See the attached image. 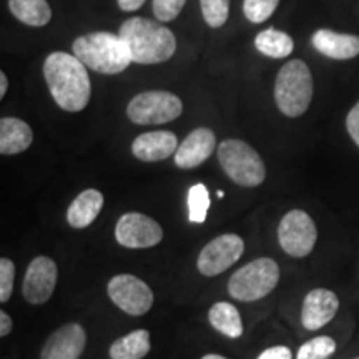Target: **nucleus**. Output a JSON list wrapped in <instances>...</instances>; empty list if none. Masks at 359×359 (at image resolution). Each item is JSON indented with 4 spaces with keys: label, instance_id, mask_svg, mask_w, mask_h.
<instances>
[{
    "label": "nucleus",
    "instance_id": "nucleus-1",
    "mask_svg": "<svg viewBox=\"0 0 359 359\" xmlns=\"http://www.w3.org/2000/svg\"><path fill=\"white\" fill-rule=\"evenodd\" d=\"M43 77L53 100L62 110L80 111L88 105L92 85L87 67L75 55L52 52L45 58Z\"/></svg>",
    "mask_w": 359,
    "mask_h": 359
},
{
    "label": "nucleus",
    "instance_id": "nucleus-2",
    "mask_svg": "<svg viewBox=\"0 0 359 359\" xmlns=\"http://www.w3.org/2000/svg\"><path fill=\"white\" fill-rule=\"evenodd\" d=\"M120 37L128 47L132 62L154 65L167 62L177 50V39L165 25L143 17H132L120 27Z\"/></svg>",
    "mask_w": 359,
    "mask_h": 359
},
{
    "label": "nucleus",
    "instance_id": "nucleus-3",
    "mask_svg": "<svg viewBox=\"0 0 359 359\" xmlns=\"http://www.w3.org/2000/svg\"><path fill=\"white\" fill-rule=\"evenodd\" d=\"M74 55L87 69L105 75H115L123 72L132 64L128 47L120 35L110 32H93L82 35L75 40Z\"/></svg>",
    "mask_w": 359,
    "mask_h": 359
},
{
    "label": "nucleus",
    "instance_id": "nucleus-4",
    "mask_svg": "<svg viewBox=\"0 0 359 359\" xmlns=\"http://www.w3.org/2000/svg\"><path fill=\"white\" fill-rule=\"evenodd\" d=\"M275 100L283 115L296 118L309 109L313 100V75L303 60H291L278 72Z\"/></svg>",
    "mask_w": 359,
    "mask_h": 359
},
{
    "label": "nucleus",
    "instance_id": "nucleus-5",
    "mask_svg": "<svg viewBox=\"0 0 359 359\" xmlns=\"http://www.w3.org/2000/svg\"><path fill=\"white\" fill-rule=\"evenodd\" d=\"M280 266L271 258H257L236 269L228 281V291L238 302H258L276 288Z\"/></svg>",
    "mask_w": 359,
    "mask_h": 359
},
{
    "label": "nucleus",
    "instance_id": "nucleus-6",
    "mask_svg": "<svg viewBox=\"0 0 359 359\" xmlns=\"http://www.w3.org/2000/svg\"><path fill=\"white\" fill-rule=\"evenodd\" d=\"M218 160L224 173L240 187H259L266 178L264 161L246 142H222L218 147Z\"/></svg>",
    "mask_w": 359,
    "mask_h": 359
},
{
    "label": "nucleus",
    "instance_id": "nucleus-7",
    "mask_svg": "<svg viewBox=\"0 0 359 359\" xmlns=\"http://www.w3.org/2000/svg\"><path fill=\"white\" fill-rule=\"evenodd\" d=\"M183 111V103L177 95L163 90H150L133 97L127 107V115L137 125H160L173 122Z\"/></svg>",
    "mask_w": 359,
    "mask_h": 359
},
{
    "label": "nucleus",
    "instance_id": "nucleus-8",
    "mask_svg": "<svg viewBox=\"0 0 359 359\" xmlns=\"http://www.w3.org/2000/svg\"><path fill=\"white\" fill-rule=\"evenodd\" d=\"M318 240L313 218L303 210H291L281 218L278 226V241L283 251L293 258H304L311 253Z\"/></svg>",
    "mask_w": 359,
    "mask_h": 359
},
{
    "label": "nucleus",
    "instance_id": "nucleus-9",
    "mask_svg": "<svg viewBox=\"0 0 359 359\" xmlns=\"http://www.w3.org/2000/svg\"><path fill=\"white\" fill-rule=\"evenodd\" d=\"M109 296L130 316H143L154 306V291L140 278L118 275L109 281Z\"/></svg>",
    "mask_w": 359,
    "mask_h": 359
},
{
    "label": "nucleus",
    "instance_id": "nucleus-10",
    "mask_svg": "<svg viewBox=\"0 0 359 359\" xmlns=\"http://www.w3.org/2000/svg\"><path fill=\"white\" fill-rule=\"evenodd\" d=\"M245 251V241L238 235L226 233L210 241L200 251L196 266L205 276H218L233 266L241 258Z\"/></svg>",
    "mask_w": 359,
    "mask_h": 359
},
{
    "label": "nucleus",
    "instance_id": "nucleus-11",
    "mask_svg": "<svg viewBox=\"0 0 359 359\" xmlns=\"http://www.w3.org/2000/svg\"><path fill=\"white\" fill-rule=\"evenodd\" d=\"M115 238L125 248H154L163 240V230L154 218L143 213H125L115 226Z\"/></svg>",
    "mask_w": 359,
    "mask_h": 359
},
{
    "label": "nucleus",
    "instance_id": "nucleus-12",
    "mask_svg": "<svg viewBox=\"0 0 359 359\" xmlns=\"http://www.w3.org/2000/svg\"><path fill=\"white\" fill-rule=\"evenodd\" d=\"M58 269L52 258L37 257L30 262L24 276V298L30 304H43L52 298L57 285Z\"/></svg>",
    "mask_w": 359,
    "mask_h": 359
},
{
    "label": "nucleus",
    "instance_id": "nucleus-13",
    "mask_svg": "<svg viewBox=\"0 0 359 359\" xmlns=\"http://www.w3.org/2000/svg\"><path fill=\"white\" fill-rule=\"evenodd\" d=\"M85 344H87V333L79 323H69V325L58 327L57 331L48 336L45 341L42 359H79L82 356Z\"/></svg>",
    "mask_w": 359,
    "mask_h": 359
},
{
    "label": "nucleus",
    "instance_id": "nucleus-14",
    "mask_svg": "<svg viewBox=\"0 0 359 359\" xmlns=\"http://www.w3.org/2000/svg\"><path fill=\"white\" fill-rule=\"evenodd\" d=\"M339 299L331 290L316 288L309 291L303 302L302 323L308 331L321 330L336 316Z\"/></svg>",
    "mask_w": 359,
    "mask_h": 359
},
{
    "label": "nucleus",
    "instance_id": "nucleus-15",
    "mask_svg": "<svg viewBox=\"0 0 359 359\" xmlns=\"http://www.w3.org/2000/svg\"><path fill=\"white\" fill-rule=\"evenodd\" d=\"M217 147V137L210 128H196L180 143L175 163L183 170L196 168L208 160Z\"/></svg>",
    "mask_w": 359,
    "mask_h": 359
},
{
    "label": "nucleus",
    "instance_id": "nucleus-16",
    "mask_svg": "<svg viewBox=\"0 0 359 359\" xmlns=\"http://www.w3.org/2000/svg\"><path fill=\"white\" fill-rule=\"evenodd\" d=\"M178 138L173 132H148L135 138L132 154L142 161H161L177 154Z\"/></svg>",
    "mask_w": 359,
    "mask_h": 359
},
{
    "label": "nucleus",
    "instance_id": "nucleus-17",
    "mask_svg": "<svg viewBox=\"0 0 359 359\" xmlns=\"http://www.w3.org/2000/svg\"><path fill=\"white\" fill-rule=\"evenodd\" d=\"M313 45L323 55L334 60H349L359 55V37L339 34L330 29H320L313 35Z\"/></svg>",
    "mask_w": 359,
    "mask_h": 359
},
{
    "label": "nucleus",
    "instance_id": "nucleus-18",
    "mask_svg": "<svg viewBox=\"0 0 359 359\" xmlns=\"http://www.w3.org/2000/svg\"><path fill=\"white\" fill-rule=\"evenodd\" d=\"M34 132L24 120L4 116L0 120V154L17 155L32 145Z\"/></svg>",
    "mask_w": 359,
    "mask_h": 359
},
{
    "label": "nucleus",
    "instance_id": "nucleus-19",
    "mask_svg": "<svg viewBox=\"0 0 359 359\" xmlns=\"http://www.w3.org/2000/svg\"><path fill=\"white\" fill-rule=\"evenodd\" d=\"M103 208V195L95 188H88L72 201L67 212V222L74 228H87L95 222Z\"/></svg>",
    "mask_w": 359,
    "mask_h": 359
},
{
    "label": "nucleus",
    "instance_id": "nucleus-20",
    "mask_svg": "<svg viewBox=\"0 0 359 359\" xmlns=\"http://www.w3.org/2000/svg\"><path fill=\"white\" fill-rule=\"evenodd\" d=\"M12 15L29 27H43L52 19L47 0H8Z\"/></svg>",
    "mask_w": 359,
    "mask_h": 359
},
{
    "label": "nucleus",
    "instance_id": "nucleus-21",
    "mask_svg": "<svg viewBox=\"0 0 359 359\" xmlns=\"http://www.w3.org/2000/svg\"><path fill=\"white\" fill-rule=\"evenodd\" d=\"M150 333L147 330H137L122 336L110 346L111 359H143L150 353Z\"/></svg>",
    "mask_w": 359,
    "mask_h": 359
},
{
    "label": "nucleus",
    "instance_id": "nucleus-22",
    "mask_svg": "<svg viewBox=\"0 0 359 359\" xmlns=\"http://www.w3.org/2000/svg\"><path fill=\"white\" fill-rule=\"evenodd\" d=\"M208 320L215 330L228 336V338H240L243 334V321L240 313L231 303H215L208 313Z\"/></svg>",
    "mask_w": 359,
    "mask_h": 359
},
{
    "label": "nucleus",
    "instance_id": "nucleus-23",
    "mask_svg": "<svg viewBox=\"0 0 359 359\" xmlns=\"http://www.w3.org/2000/svg\"><path fill=\"white\" fill-rule=\"evenodd\" d=\"M258 52L271 58H285L293 53L294 42L288 34L276 29H266L259 32L255 39Z\"/></svg>",
    "mask_w": 359,
    "mask_h": 359
},
{
    "label": "nucleus",
    "instance_id": "nucleus-24",
    "mask_svg": "<svg viewBox=\"0 0 359 359\" xmlns=\"http://www.w3.org/2000/svg\"><path fill=\"white\" fill-rule=\"evenodd\" d=\"M210 195L203 183H196L188 190V218L191 223H203L208 215Z\"/></svg>",
    "mask_w": 359,
    "mask_h": 359
},
{
    "label": "nucleus",
    "instance_id": "nucleus-25",
    "mask_svg": "<svg viewBox=\"0 0 359 359\" xmlns=\"http://www.w3.org/2000/svg\"><path fill=\"white\" fill-rule=\"evenodd\" d=\"M336 353V341L330 336H316L299 348L296 359H330Z\"/></svg>",
    "mask_w": 359,
    "mask_h": 359
},
{
    "label": "nucleus",
    "instance_id": "nucleus-26",
    "mask_svg": "<svg viewBox=\"0 0 359 359\" xmlns=\"http://www.w3.org/2000/svg\"><path fill=\"white\" fill-rule=\"evenodd\" d=\"M201 13L206 24L218 29L226 24L230 15V0H200Z\"/></svg>",
    "mask_w": 359,
    "mask_h": 359
},
{
    "label": "nucleus",
    "instance_id": "nucleus-27",
    "mask_svg": "<svg viewBox=\"0 0 359 359\" xmlns=\"http://www.w3.org/2000/svg\"><path fill=\"white\" fill-rule=\"evenodd\" d=\"M280 0H243V12L251 24H262L273 15Z\"/></svg>",
    "mask_w": 359,
    "mask_h": 359
},
{
    "label": "nucleus",
    "instance_id": "nucleus-28",
    "mask_svg": "<svg viewBox=\"0 0 359 359\" xmlns=\"http://www.w3.org/2000/svg\"><path fill=\"white\" fill-rule=\"evenodd\" d=\"M13 278H15V264L8 258L0 259V302L7 303L13 291Z\"/></svg>",
    "mask_w": 359,
    "mask_h": 359
},
{
    "label": "nucleus",
    "instance_id": "nucleus-29",
    "mask_svg": "<svg viewBox=\"0 0 359 359\" xmlns=\"http://www.w3.org/2000/svg\"><path fill=\"white\" fill-rule=\"evenodd\" d=\"M187 0H154V13L160 22H172L178 17Z\"/></svg>",
    "mask_w": 359,
    "mask_h": 359
},
{
    "label": "nucleus",
    "instance_id": "nucleus-30",
    "mask_svg": "<svg viewBox=\"0 0 359 359\" xmlns=\"http://www.w3.org/2000/svg\"><path fill=\"white\" fill-rule=\"evenodd\" d=\"M346 128H348L349 137H351L353 142L359 147V102L353 107L351 110H349L348 118H346Z\"/></svg>",
    "mask_w": 359,
    "mask_h": 359
},
{
    "label": "nucleus",
    "instance_id": "nucleus-31",
    "mask_svg": "<svg viewBox=\"0 0 359 359\" xmlns=\"http://www.w3.org/2000/svg\"><path fill=\"white\" fill-rule=\"evenodd\" d=\"M258 359H293V354H291V349L286 346H273L264 349Z\"/></svg>",
    "mask_w": 359,
    "mask_h": 359
},
{
    "label": "nucleus",
    "instance_id": "nucleus-32",
    "mask_svg": "<svg viewBox=\"0 0 359 359\" xmlns=\"http://www.w3.org/2000/svg\"><path fill=\"white\" fill-rule=\"evenodd\" d=\"M116 2H118V7L123 12H133L138 11L145 4V0H116Z\"/></svg>",
    "mask_w": 359,
    "mask_h": 359
},
{
    "label": "nucleus",
    "instance_id": "nucleus-33",
    "mask_svg": "<svg viewBox=\"0 0 359 359\" xmlns=\"http://www.w3.org/2000/svg\"><path fill=\"white\" fill-rule=\"evenodd\" d=\"M12 331V320L6 311H0V336L11 334Z\"/></svg>",
    "mask_w": 359,
    "mask_h": 359
},
{
    "label": "nucleus",
    "instance_id": "nucleus-34",
    "mask_svg": "<svg viewBox=\"0 0 359 359\" xmlns=\"http://www.w3.org/2000/svg\"><path fill=\"white\" fill-rule=\"evenodd\" d=\"M7 88H8V80H7V75L4 74V72H0V98L6 97Z\"/></svg>",
    "mask_w": 359,
    "mask_h": 359
},
{
    "label": "nucleus",
    "instance_id": "nucleus-35",
    "mask_svg": "<svg viewBox=\"0 0 359 359\" xmlns=\"http://www.w3.org/2000/svg\"><path fill=\"white\" fill-rule=\"evenodd\" d=\"M201 359H226V358L219 356V354H206V356H203Z\"/></svg>",
    "mask_w": 359,
    "mask_h": 359
},
{
    "label": "nucleus",
    "instance_id": "nucleus-36",
    "mask_svg": "<svg viewBox=\"0 0 359 359\" xmlns=\"http://www.w3.org/2000/svg\"><path fill=\"white\" fill-rule=\"evenodd\" d=\"M354 359H359V356H358V358H354Z\"/></svg>",
    "mask_w": 359,
    "mask_h": 359
}]
</instances>
